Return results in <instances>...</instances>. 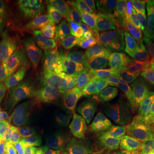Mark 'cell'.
I'll return each instance as SVG.
<instances>
[{
	"label": "cell",
	"instance_id": "24",
	"mask_svg": "<svg viewBox=\"0 0 154 154\" xmlns=\"http://www.w3.org/2000/svg\"><path fill=\"white\" fill-rule=\"evenodd\" d=\"M143 151L146 154H154V148L150 150H143Z\"/></svg>",
	"mask_w": 154,
	"mask_h": 154
},
{
	"label": "cell",
	"instance_id": "4",
	"mask_svg": "<svg viewBox=\"0 0 154 154\" xmlns=\"http://www.w3.org/2000/svg\"><path fill=\"white\" fill-rule=\"evenodd\" d=\"M4 72L0 83V128L12 126L17 116L32 101L34 90L32 79L19 71L13 60Z\"/></svg>",
	"mask_w": 154,
	"mask_h": 154
},
{
	"label": "cell",
	"instance_id": "16",
	"mask_svg": "<svg viewBox=\"0 0 154 154\" xmlns=\"http://www.w3.org/2000/svg\"><path fill=\"white\" fill-rule=\"evenodd\" d=\"M0 154H19L11 127L0 128Z\"/></svg>",
	"mask_w": 154,
	"mask_h": 154
},
{
	"label": "cell",
	"instance_id": "9",
	"mask_svg": "<svg viewBox=\"0 0 154 154\" xmlns=\"http://www.w3.org/2000/svg\"><path fill=\"white\" fill-rule=\"evenodd\" d=\"M100 13L113 20L131 36L137 27L140 13L135 6L124 0H99L92 2Z\"/></svg>",
	"mask_w": 154,
	"mask_h": 154
},
{
	"label": "cell",
	"instance_id": "23",
	"mask_svg": "<svg viewBox=\"0 0 154 154\" xmlns=\"http://www.w3.org/2000/svg\"><path fill=\"white\" fill-rule=\"evenodd\" d=\"M129 154H146L144 152L143 150H140V149L134 148L131 146L130 151H129Z\"/></svg>",
	"mask_w": 154,
	"mask_h": 154
},
{
	"label": "cell",
	"instance_id": "18",
	"mask_svg": "<svg viewBox=\"0 0 154 154\" xmlns=\"http://www.w3.org/2000/svg\"><path fill=\"white\" fill-rule=\"evenodd\" d=\"M54 137L52 134H45L36 140L28 148L20 154H48L52 146Z\"/></svg>",
	"mask_w": 154,
	"mask_h": 154
},
{
	"label": "cell",
	"instance_id": "1",
	"mask_svg": "<svg viewBox=\"0 0 154 154\" xmlns=\"http://www.w3.org/2000/svg\"><path fill=\"white\" fill-rule=\"evenodd\" d=\"M133 109L126 103H117L114 94L89 102L84 117L87 141L124 145L125 125Z\"/></svg>",
	"mask_w": 154,
	"mask_h": 154
},
{
	"label": "cell",
	"instance_id": "6",
	"mask_svg": "<svg viewBox=\"0 0 154 154\" xmlns=\"http://www.w3.org/2000/svg\"><path fill=\"white\" fill-rule=\"evenodd\" d=\"M66 65L72 88L82 99L91 102L113 94V87L110 79L92 75L86 69L82 62L69 61Z\"/></svg>",
	"mask_w": 154,
	"mask_h": 154
},
{
	"label": "cell",
	"instance_id": "15",
	"mask_svg": "<svg viewBox=\"0 0 154 154\" xmlns=\"http://www.w3.org/2000/svg\"><path fill=\"white\" fill-rule=\"evenodd\" d=\"M130 148L131 146L127 144L113 146L109 144L87 141L82 154H129Z\"/></svg>",
	"mask_w": 154,
	"mask_h": 154
},
{
	"label": "cell",
	"instance_id": "3",
	"mask_svg": "<svg viewBox=\"0 0 154 154\" xmlns=\"http://www.w3.org/2000/svg\"><path fill=\"white\" fill-rule=\"evenodd\" d=\"M36 11L47 28L59 36L81 31L89 20L88 6L81 0H40Z\"/></svg>",
	"mask_w": 154,
	"mask_h": 154
},
{
	"label": "cell",
	"instance_id": "17",
	"mask_svg": "<svg viewBox=\"0 0 154 154\" xmlns=\"http://www.w3.org/2000/svg\"><path fill=\"white\" fill-rule=\"evenodd\" d=\"M132 115L149 125L154 126V100H145L138 104L133 109Z\"/></svg>",
	"mask_w": 154,
	"mask_h": 154
},
{
	"label": "cell",
	"instance_id": "19",
	"mask_svg": "<svg viewBox=\"0 0 154 154\" xmlns=\"http://www.w3.org/2000/svg\"><path fill=\"white\" fill-rule=\"evenodd\" d=\"M141 61L142 69L154 75V45L150 44H137Z\"/></svg>",
	"mask_w": 154,
	"mask_h": 154
},
{
	"label": "cell",
	"instance_id": "21",
	"mask_svg": "<svg viewBox=\"0 0 154 154\" xmlns=\"http://www.w3.org/2000/svg\"><path fill=\"white\" fill-rule=\"evenodd\" d=\"M134 6L138 7L147 16L154 20V0L152 1H137L134 3Z\"/></svg>",
	"mask_w": 154,
	"mask_h": 154
},
{
	"label": "cell",
	"instance_id": "13",
	"mask_svg": "<svg viewBox=\"0 0 154 154\" xmlns=\"http://www.w3.org/2000/svg\"><path fill=\"white\" fill-rule=\"evenodd\" d=\"M119 88L130 99H140L154 89V75L140 70L122 81Z\"/></svg>",
	"mask_w": 154,
	"mask_h": 154
},
{
	"label": "cell",
	"instance_id": "14",
	"mask_svg": "<svg viewBox=\"0 0 154 154\" xmlns=\"http://www.w3.org/2000/svg\"><path fill=\"white\" fill-rule=\"evenodd\" d=\"M136 44L154 45V20L146 14H140L137 27L130 36Z\"/></svg>",
	"mask_w": 154,
	"mask_h": 154
},
{
	"label": "cell",
	"instance_id": "12",
	"mask_svg": "<svg viewBox=\"0 0 154 154\" xmlns=\"http://www.w3.org/2000/svg\"><path fill=\"white\" fill-rule=\"evenodd\" d=\"M82 63L92 75L105 77L110 69L111 52L110 48L105 45L90 50L82 57Z\"/></svg>",
	"mask_w": 154,
	"mask_h": 154
},
{
	"label": "cell",
	"instance_id": "10",
	"mask_svg": "<svg viewBox=\"0 0 154 154\" xmlns=\"http://www.w3.org/2000/svg\"><path fill=\"white\" fill-rule=\"evenodd\" d=\"M125 143L134 148H154V126L149 125L131 114L125 125Z\"/></svg>",
	"mask_w": 154,
	"mask_h": 154
},
{
	"label": "cell",
	"instance_id": "20",
	"mask_svg": "<svg viewBox=\"0 0 154 154\" xmlns=\"http://www.w3.org/2000/svg\"><path fill=\"white\" fill-rule=\"evenodd\" d=\"M11 28V13L8 4L0 1V35L5 38Z\"/></svg>",
	"mask_w": 154,
	"mask_h": 154
},
{
	"label": "cell",
	"instance_id": "11",
	"mask_svg": "<svg viewBox=\"0 0 154 154\" xmlns=\"http://www.w3.org/2000/svg\"><path fill=\"white\" fill-rule=\"evenodd\" d=\"M94 19V29L103 44L110 48L116 47L121 43L126 32L119 24L98 11H95Z\"/></svg>",
	"mask_w": 154,
	"mask_h": 154
},
{
	"label": "cell",
	"instance_id": "2",
	"mask_svg": "<svg viewBox=\"0 0 154 154\" xmlns=\"http://www.w3.org/2000/svg\"><path fill=\"white\" fill-rule=\"evenodd\" d=\"M57 127V116L50 101L43 95H37L11 126L19 154L39 137L55 133Z\"/></svg>",
	"mask_w": 154,
	"mask_h": 154
},
{
	"label": "cell",
	"instance_id": "5",
	"mask_svg": "<svg viewBox=\"0 0 154 154\" xmlns=\"http://www.w3.org/2000/svg\"><path fill=\"white\" fill-rule=\"evenodd\" d=\"M46 90L55 113L68 135H73L85 111L83 99L72 89L63 73H55L48 78Z\"/></svg>",
	"mask_w": 154,
	"mask_h": 154
},
{
	"label": "cell",
	"instance_id": "8",
	"mask_svg": "<svg viewBox=\"0 0 154 154\" xmlns=\"http://www.w3.org/2000/svg\"><path fill=\"white\" fill-rule=\"evenodd\" d=\"M142 69L139 48L132 40L126 39L111 53L109 78L113 83H120Z\"/></svg>",
	"mask_w": 154,
	"mask_h": 154
},
{
	"label": "cell",
	"instance_id": "25",
	"mask_svg": "<svg viewBox=\"0 0 154 154\" xmlns=\"http://www.w3.org/2000/svg\"><path fill=\"white\" fill-rule=\"evenodd\" d=\"M2 39H5V38H4V37H2V36L0 35V40H2Z\"/></svg>",
	"mask_w": 154,
	"mask_h": 154
},
{
	"label": "cell",
	"instance_id": "7",
	"mask_svg": "<svg viewBox=\"0 0 154 154\" xmlns=\"http://www.w3.org/2000/svg\"><path fill=\"white\" fill-rule=\"evenodd\" d=\"M104 45L95 29H85L68 36L50 51L48 58L53 62H69L82 58L90 50Z\"/></svg>",
	"mask_w": 154,
	"mask_h": 154
},
{
	"label": "cell",
	"instance_id": "26",
	"mask_svg": "<svg viewBox=\"0 0 154 154\" xmlns=\"http://www.w3.org/2000/svg\"><path fill=\"white\" fill-rule=\"evenodd\" d=\"M153 90H154V89H153Z\"/></svg>",
	"mask_w": 154,
	"mask_h": 154
},
{
	"label": "cell",
	"instance_id": "22",
	"mask_svg": "<svg viewBox=\"0 0 154 154\" xmlns=\"http://www.w3.org/2000/svg\"><path fill=\"white\" fill-rule=\"evenodd\" d=\"M9 52V47L5 43V39L0 40V75L5 69L6 58Z\"/></svg>",
	"mask_w": 154,
	"mask_h": 154
}]
</instances>
